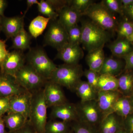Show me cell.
Instances as JSON below:
<instances>
[{
  "label": "cell",
  "mask_w": 133,
  "mask_h": 133,
  "mask_svg": "<svg viewBox=\"0 0 133 133\" xmlns=\"http://www.w3.org/2000/svg\"><path fill=\"white\" fill-rule=\"evenodd\" d=\"M8 133H9L8 132Z\"/></svg>",
  "instance_id": "cell-54"
},
{
  "label": "cell",
  "mask_w": 133,
  "mask_h": 133,
  "mask_svg": "<svg viewBox=\"0 0 133 133\" xmlns=\"http://www.w3.org/2000/svg\"><path fill=\"white\" fill-rule=\"evenodd\" d=\"M32 98V93L27 90L19 94L11 96L7 113L20 114L28 120Z\"/></svg>",
  "instance_id": "cell-9"
},
{
  "label": "cell",
  "mask_w": 133,
  "mask_h": 133,
  "mask_svg": "<svg viewBox=\"0 0 133 133\" xmlns=\"http://www.w3.org/2000/svg\"><path fill=\"white\" fill-rule=\"evenodd\" d=\"M123 11L133 3V0H120Z\"/></svg>",
  "instance_id": "cell-46"
},
{
  "label": "cell",
  "mask_w": 133,
  "mask_h": 133,
  "mask_svg": "<svg viewBox=\"0 0 133 133\" xmlns=\"http://www.w3.org/2000/svg\"><path fill=\"white\" fill-rule=\"evenodd\" d=\"M81 44L88 52L104 47L110 39L109 32L91 20H81Z\"/></svg>",
  "instance_id": "cell-1"
},
{
  "label": "cell",
  "mask_w": 133,
  "mask_h": 133,
  "mask_svg": "<svg viewBox=\"0 0 133 133\" xmlns=\"http://www.w3.org/2000/svg\"><path fill=\"white\" fill-rule=\"evenodd\" d=\"M39 2H38L37 0H27L26 3H27V8L23 15L25 16L29 10L33 5H35V4H37V5Z\"/></svg>",
  "instance_id": "cell-44"
},
{
  "label": "cell",
  "mask_w": 133,
  "mask_h": 133,
  "mask_svg": "<svg viewBox=\"0 0 133 133\" xmlns=\"http://www.w3.org/2000/svg\"><path fill=\"white\" fill-rule=\"evenodd\" d=\"M83 74L84 71L81 65L64 63L57 66L49 81L75 91Z\"/></svg>",
  "instance_id": "cell-2"
},
{
  "label": "cell",
  "mask_w": 133,
  "mask_h": 133,
  "mask_svg": "<svg viewBox=\"0 0 133 133\" xmlns=\"http://www.w3.org/2000/svg\"><path fill=\"white\" fill-rule=\"evenodd\" d=\"M123 129L127 133H133V114L123 119Z\"/></svg>",
  "instance_id": "cell-38"
},
{
  "label": "cell",
  "mask_w": 133,
  "mask_h": 133,
  "mask_svg": "<svg viewBox=\"0 0 133 133\" xmlns=\"http://www.w3.org/2000/svg\"><path fill=\"white\" fill-rule=\"evenodd\" d=\"M83 16L88 17L93 22L108 32L116 31L118 24L116 17L101 2L92 4Z\"/></svg>",
  "instance_id": "cell-5"
},
{
  "label": "cell",
  "mask_w": 133,
  "mask_h": 133,
  "mask_svg": "<svg viewBox=\"0 0 133 133\" xmlns=\"http://www.w3.org/2000/svg\"><path fill=\"white\" fill-rule=\"evenodd\" d=\"M122 95L118 90L98 92L97 102L103 118L112 113L115 104Z\"/></svg>",
  "instance_id": "cell-14"
},
{
  "label": "cell",
  "mask_w": 133,
  "mask_h": 133,
  "mask_svg": "<svg viewBox=\"0 0 133 133\" xmlns=\"http://www.w3.org/2000/svg\"><path fill=\"white\" fill-rule=\"evenodd\" d=\"M58 14V21L66 30L78 24L83 16L81 13L68 5L64 7Z\"/></svg>",
  "instance_id": "cell-17"
},
{
  "label": "cell",
  "mask_w": 133,
  "mask_h": 133,
  "mask_svg": "<svg viewBox=\"0 0 133 133\" xmlns=\"http://www.w3.org/2000/svg\"><path fill=\"white\" fill-rule=\"evenodd\" d=\"M24 16L12 17H2V31L7 38H12L24 29Z\"/></svg>",
  "instance_id": "cell-16"
},
{
  "label": "cell",
  "mask_w": 133,
  "mask_h": 133,
  "mask_svg": "<svg viewBox=\"0 0 133 133\" xmlns=\"http://www.w3.org/2000/svg\"><path fill=\"white\" fill-rule=\"evenodd\" d=\"M117 77L108 74H101L98 81V91L118 90Z\"/></svg>",
  "instance_id": "cell-28"
},
{
  "label": "cell",
  "mask_w": 133,
  "mask_h": 133,
  "mask_svg": "<svg viewBox=\"0 0 133 133\" xmlns=\"http://www.w3.org/2000/svg\"><path fill=\"white\" fill-rule=\"evenodd\" d=\"M58 14L59 11L66 5H68V1L65 0H48Z\"/></svg>",
  "instance_id": "cell-41"
},
{
  "label": "cell",
  "mask_w": 133,
  "mask_h": 133,
  "mask_svg": "<svg viewBox=\"0 0 133 133\" xmlns=\"http://www.w3.org/2000/svg\"><path fill=\"white\" fill-rule=\"evenodd\" d=\"M7 5V2L5 0H0V17L4 16V12Z\"/></svg>",
  "instance_id": "cell-45"
},
{
  "label": "cell",
  "mask_w": 133,
  "mask_h": 133,
  "mask_svg": "<svg viewBox=\"0 0 133 133\" xmlns=\"http://www.w3.org/2000/svg\"><path fill=\"white\" fill-rule=\"evenodd\" d=\"M68 37V43L73 45L81 44L82 30L81 26L78 24L66 30Z\"/></svg>",
  "instance_id": "cell-32"
},
{
  "label": "cell",
  "mask_w": 133,
  "mask_h": 133,
  "mask_svg": "<svg viewBox=\"0 0 133 133\" xmlns=\"http://www.w3.org/2000/svg\"><path fill=\"white\" fill-rule=\"evenodd\" d=\"M70 131L69 123L52 119L47 122L44 133H69Z\"/></svg>",
  "instance_id": "cell-29"
},
{
  "label": "cell",
  "mask_w": 133,
  "mask_h": 133,
  "mask_svg": "<svg viewBox=\"0 0 133 133\" xmlns=\"http://www.w3.org/2000/svg\"><path fill=\"white\" fill-rule=\"evenodd\" d=\"M69 133H72V131H70V132H69Z\"/></svg>",
  "instance_id": "cell-52"
},
{
  "label": "cell",
  "mask_w": 133,
  "mask_h": 133,
  "mask_svg": "<svg viewBox=\"0 0 133 133\" xmlns=\"http://www.w3.org/2000/svg\"><path fill=\"white\" fill-rule=\"evenodd\" d=\"M5 122L2 117L0 119V133H8L5 130Z\"/></svg>",
  "instance_id": "cell-47"
},
{
  "label": "cell",
  "mask_w": 133,
  "mask_h": 133,
  "mask_svg": "<svg viewBox=\"0 0 133 133\" xmlns=\"http://www.w3.org/2000/svg\"><path fill=\"white\" fill-rule=\"evenodd\" d=\"M11 97V96L0 97V117H3L4 115L7 113L8 111Z\"/></svg>",
  "instance_id": "cell-37"
},
{
  "label": "cell",
  "mask_w": 133,
  "mask_h": 133,
  "mask_svg": "<svg viewBox=\"0 0 133 133\" xmlns=\"http://www.w3.org/2000/svg\"><path fill=\"white\" fill-rule=\"evenodd\" d=\"M72 126L73 133H98L94 127L78 121L74 122Z\"/></svg>",
  "instance_id": "cell-35"
},
{
  "label": "cell",
  "mask_w": 133,
  "mask_h": 133,
  "mask_svg": "<svg viewBox=\"0 0 133 133\" xmlns=\"http://www.w3.org/2000/svg\"><path fill=\"white\" fill-rule=\"evenodd\" d=\"M101 3L113 14H118L124 16L123 10L120 0H102Z\"/></svg>",
  "instance_id": "cell-33"
},
{
  "label": "cell",
  "mask_w": 133,
  "mask_h": 133,
  "mask_svg": "<svg viewBox=\"0 0 133 133\" xmlns=\"http://www.w3.org/2000/svg\"><path fill=\"white\" fill-rule=\"evenodd\" d=\"M2 31V17H0V32Z\"/></svg>",
  "instance_id": "cell-50"
},
{
  "label": "cell",
  "mask_w": 133,
  "mask_h": 133,
  "mask_svg": "<svg viewBox=\"0 0 133 133\" xmlns=\"http://www.w3.org/2000/svg\"><path fill=\"white\" fill-rule=\"evenodd\" d=\"M57 51L55 59H61L67 64H77L84 56L83 49L79 45L67 43Z\"/></svg>",
  "instance_id": "cell-13"
},
{
  "label": "cell",
  "mask_w": 133,
  "mask_h": 133,
  "mask_svg": "<svg viewBox=\"0 0 133 133\" xmlns=\"http://www.w3.org/2000/svg\"><path fill=\"white\" fill-rule=\"evenodd\" d=\"M26 62V55L23 51L15 50L9 52L0 66V72L15 77L17 72L25 65Z\"/></svg>",
  "instance_id": "cell-10"
},
{
  "label": "cell",
  "mask_w": 133,
  "mask_h": 133,
  "mask_svg": "<svg viewBox=\"0 0 133 133\" xmlns=\"http://www.w3.org/2000/svg\"><path fill=\"white\" fill-rule=\"evenodd\" d=\"M116 133H127V132H126L125 131V130H124V129H122L121 130H120V131H118L117 132H116Z\"/></svg>",
  "instance_id": "cell-51"
},
{
  "label": "cell",
  "mask_w": 133,
  "mask_h": 133,
  "mask_svg": "<svg viewBox=\"0 0 133 133\" xmlns=\"http://www.w3.org/2000/svg\"><path fill=\"white\" fill-rule=\"evenodd\" d=\"M43 89L48 108L54 107L67 102L62 86L50 81L45 83Z\"/></svg>",
  "instance_id": "cell-11"
},
{
  "label": "cell",
  "mask_w": 133,
  "mask_h": 133,
  "mask_svg": "<svg viewBox=\"0 0 133 133\" xmlns=\"http://www.w3.org/2000/svg\"><path fill=\"white\" fill-rule=\"evenodd\" d=\"M44 37V45H49L58 50L68 43L67 31L58 19L50 20Z\"/></svg>",
  "instance_id": "cell-7"
},
{
  "label": "cell",
  "mask_w": 133,
  "mask_h": 133,
  "mask_svg": "<svg viewBox=\"0 0 133 133\" xmlns=\"http://www.w3.org/2000/svg\"><path fill=\"white\" fill-rule=\"evenodd\" d=\"M28 64L35 70L47 81L50 80L57 66L50 59L45 51L42 48L30 49L26 55Z\"/></svg>",
  "instance_id": "cell-4"
},
{
  "label": "cell",
  "mask_w": 133,
  "mask_h": 133,
  "mask_svg": "<svg viewBox=\"0 0 133 133\" xmlns=\"http://www.w3.org/2000/svg\"><path fill=\"white\" fill-rule=\"evenodd\" d=\"M129 98V100H130V102H131V104H132L133 107V94Z\"/></svg>",
  "instance_id": "cell-49"
},
{
  "label": "cell",
  "mask_w": 133,
  "mask_h": 133,
  "mask_svg": "<svg viewBox=\"0 0 133 133\" xmlns=\"http://www.w3.org/2000/svg\"><path fill=\"white\" fill-rule=\"evenodd\" d=\"M108 47L114 56L122 58L133 50V44L127 38H117L109 44Z\"/></svg>",
  "instance_id": "cell-20"
},
{
  "label": "cell",
  "mask_w": 133,
  "mask_h": 133,
  "mask_svg": "<svg viewBox=\"0 0 133 133\" xmlns=\"http://www.w3.org/2000/svg\"><path fill=\"white\" fill-rule=\"evenodd\" d=\"M122 59L125 61V66L124 71L133 70V50Z\"/></svg>",
  "instance_id": "cell-40"
},
{
  "label": "cell",
  "mask_w": 133,
  "mask_h": 133,
  "mask_svg": "<svg viewBox=\"0 0 133 133\" xmlns=\"http://www.w3.org/2000/svg\"><path fill=\"white\" fill-rule=\"evenodd\" d=\"M3 117H0V119L1 118H2Z\"/></svg>",
  "instance_id": "cell-53"
},
{
  "label": "cell",
  "mask_w": 133,
  "mask_h": 133,
  "mask_svg": "<svg viewBox=\"0 0 133 133\" xmlns=\"http://www.w3.org/2000/svg\"><path fill=\"white\" fill-rule=\"evenodd\" d=\"M125 61L122 58L112 57H105L99 74H108L117 77L124 71Z\"/></svg>",
  "instance_id": "cell-19"
},
{
  "label": "cell",
  "mask_w": 133,
  "mask_h": 133,
  "mask_svg": "<svg viewBox=\"0 0 133 133\" xmlns=\"http://www.w3.org/2000/svg\"><path fill=\"white\" fill-rule=\"evenodd\" d=\"M31 37L24 29L12 37V48L22 51L30 49Z\"/></svg>",
  "instance_id": "cell-27"
},
{
  "label": "cell",
  "mask_w": 133,
  "mask_h": 133,
  "mask_svg": "<svg viewBox=\"0 0 133 133\" xmlns=\"http://www.w3.org/2000/svg\"><path fill=\"white\" fill-rule=\"evenodd\" d=\"M37 8L41 14L50 18L51 20H56L58 17V14L48 0H42L39 2Z\"/></svg>",
  "instance_id": "cell-31"
},
{
  "label": "cell",
  "mask_w": 133,
  "mask_h": 133,
  "mask_svg": "<svg viewBox=\"0 0 133 133\" xmlns=\"http://www.w3.org/2000/svg\"><path fill=\"white\" fill-rule=\"evenodd\" d=\"M112 113L124 119L133 114V107L129 98L121 96L115 102L113 108Z\"/></svg>",
  "instance_id": "cell-25"
},
{
  "label": "cell",
  "mask_w": 133,
  "mask_h": 133,
  "mask_svg": "<svg viewBox=\"0 0 133 133\" xmlns=\"http://www.w3.org/2000/svg\"><path fill=\"white\" fill-rule=\"evenodd\" d=\"M47 107L43 89L32 92L29 123L38 133H44L47 122Z\"/></svg>",
  "instance_id": "cell-3"
},
{
  "label": "cell",
  "mask_w": 133,
  "mask_h": 133,
  "mask_svg": "<svg viewBox=\"0 0 133 133\" xmlns=\"http://www.w3.org/2000/svg\"><path fill=\"white\" fill-rule=\"evenodd\" d=\"M9 52L6 49V41L0 38V66L2 65Z\"/></svg>",
  "instance_id": "cell-39"
},
{
  "label": "cell",
  "mask_w": 133,
  "mask_h": 133,
  "mask_svg": "<svg viewBox=\"0 0 133 133\" xmlns=\"http://www.w3.org/2000/svg\"><path fill=\"white\" fill-rule=\"evenodd\" d=\"M75 91L81 99V102L97 100L98 93L87 81L81 80L76 87Z\"/></svg>",
  "instance_id": "cell-24"
},
{
  "label": "cell",
  "mask_w": 133,
  "mask_h": 133,
  "mask_svg": "<svg viewBox=\"0 0 133 133\" xmlns=\"http://www.w3.org/2000/svg\"><path fill=\"white\" fill-rule=\"evenodd\" d=\"M26 91L14 77L0 72V97H10Z\"/></svg>",
  "instance_id": "cell-15"
},
{
  "label": "cell",
  "mask_w": 133,
  "mask_h": 133,
  "mask_svg": "<svg viewBox=\"0 0 133 133\" xmlns=\"http://www.w3.org/2000/svg\"><path fill=\"white\" fill-rule=\"evenodd\" d=\"M84 75L87 79V82L97 91H98V84L99 74L90 69H86L84 71Z\"/></svg>",
  "instance_id": "cell-36"
},
{
  "label": "cell",
  "mask_w": 133,
  "mask_h": 133,
  "mask_svg": "<svg viewBox=\"0 0 133 133\" xmlns=\"http://www.w3.org/2000/svg\"><path fill=\"white\" fill-rule=\"evenodd\" d=\"M76 106L80 121L95 127L103 118L97 100L81 102Z\"/></svg>",
  "instance_id": "cell-8"
},
{
  "label": "cell",
  "mask_w": 133,
  "mask_h": 133,
  "mask_svg": "<svg viewBox=\"0 0 133 133\" xmlns=\"http://www.w3.org/2000/svg\"><path fill=\"white\" fill-rule=\"evenodd\" d=\"M123 17L116 28L117 38H127L133 32V22L125 17Z\"/></svg>",
  "instance_id": "cell-30"
},
{
  "label": "cell",
  "mask_w": 133,
  "mask_h": 133,
  "mask_svg": "<svg viewBox=\"0 0 133 133\" xmlns=\"http://www.w3.org/2000/svg\"><path fill=\"white\" fill-rule=\"evenodd\" d=\"M117 78L118 91L123 96L129 97L133 93V70L124 71Z\"/></svg>",
  "instance_id": "cell-22"
},
{
  "label": "cell",
  "mask_w": 133,
  "mask_h": 133,
  "mask_svg": "<svg viewBox=\"0 0 133 133\" xmlns=\"http://www.w3.org/2000/svg\"><path fill=\"white\" fill-rule=\"evenodd\" d=\"M50 114L52 119H58L68 123L79 120L76 105L67 101L52 107Z\"/></svg>",
  "instance_id": "cell-12"
},
{
  "label": "cell",
  "mask_w": 133,
  "mask_h": 133,
  "mask_svg": "<svg viewBox=\"0 0 133 133\" xmlns=\"http://www.w3.org/2000/svg\"><path fill=\"white\" fill-rule=\"evenodd\" d=\"M127 39L133 44V32L127 38Z\"/></svg>",
  "instance_id": "cell-48"
},
{
  "label": "cell",
  "mask_w": 133,
  "mask_h": 133,
  "mask_svg": "<svg viewBox=\"0 0 133 133\" xmlns=\"http://www.w3.org/2000/svg\"><path fill=\"white\" fill-rule=\"evenodd\" d=\"M123 119L114 113L102 119L99 124L101 133H116L123 129Z\"/></svg>",
  "instance_id": "cell-18"
},
{
  "label": "cell",
  "mask_w": 133,
  "mask_h": 133,
  "mask_svg": "<svg viewBox=\"0 0 133 133\" xmlns=\"http://www.w3.org/2000/svg\"><path fill=\"white\" fill-rule=\"evenodd\" d=\"M3 118L5 126L9 130V132H13L21 129L28 121L23 115L16 113H7Z\"/></svg>",
  "instance_id": "cell-23"
},
{
  "label": "cell",
  "mask_w": 133,
  "mask_h": 133,
  "mask_svg": "<svg viewBox=\"0 0 133 133\" xmlns=\"http://www.w3.org/2000/svg\"><path fill=\"white\" fill-rule=\"evenodd\" d=\"M9 133H38L34 128L29 123L28 120V122L24 127L18 131Z\"/></svg>",
  "instance_id": "cell-42"
},
{
  "label": "cell",
  "mask_w": 133,
  "mask_h": 133,
  "mask_svg": "<svg viewBox=\"0 0 133 133\" xmlns=\"http://www.w3.org/2000/svg\"><path fill=\"white\" fill-rule=\"evenodd\" d=\"M50 20V18L42 16L36 17L29 25V32L31 36L36 38L42 35Z\"/></svg>",
  "instance_id": "cell-26"
},
{
  "label": "cell",
  "mask_w": 133,
  "mask_h": 133,
  "mask_svg": "<svg viewBox=\"0 0 133 133\" xmlns=\"http://www.w3.org/2000/svg\"><path fill=\"white\" fill-rule=\"evenodd\" d=\"M15 78L19 85L32 93L42 89L48 81L28 64L23 66L17 72Z\"/></svg>",
  "instance_id": "cell-6"
},
{
  "label": "cell",
  "mask_w": 133,
  "mask_h": 133,
  "mask_svg": "<svg viewBox=\"0 0 133 133\" xmlns=\"http://www.w3.org/2000/svg\"><path fill=\"white\" fill-rule=\"evenodd\" d=\"M104 47L89 51L85 57L89 69L99 73L105 58Z\"/></svg>",
  "instance_id": "cell-21"
},
{
  "label": "cell",
  "mask_w": 133,
  "mask_h": 133,
  "mask_svg": "<svg viewBox=\"0 0 133 133\" xmlns=\"http://www.w3.org/2000/svg\"><path fill=\"white\" fill-rule=\"evenodd\" d=\"M95 3L93 0H68V5L81 13H83Z\"/></svg>",
  "instance_id": "cell-34"
},
{
  "label": "cell",
  "mask_w": 133,
  "mask_h": 133,
  "mask_svg": "<svg viewBox=\"0 0 133 133\" xmlns=\"http://www.w3.org/2000/svg\"><path fill=\"white\" fill-rule=\"evenodd\" d=\"M124 16L133 22V3L124 10Z\"/></svg>",
  "instance_id": "cell-43"
}]
</instances>
